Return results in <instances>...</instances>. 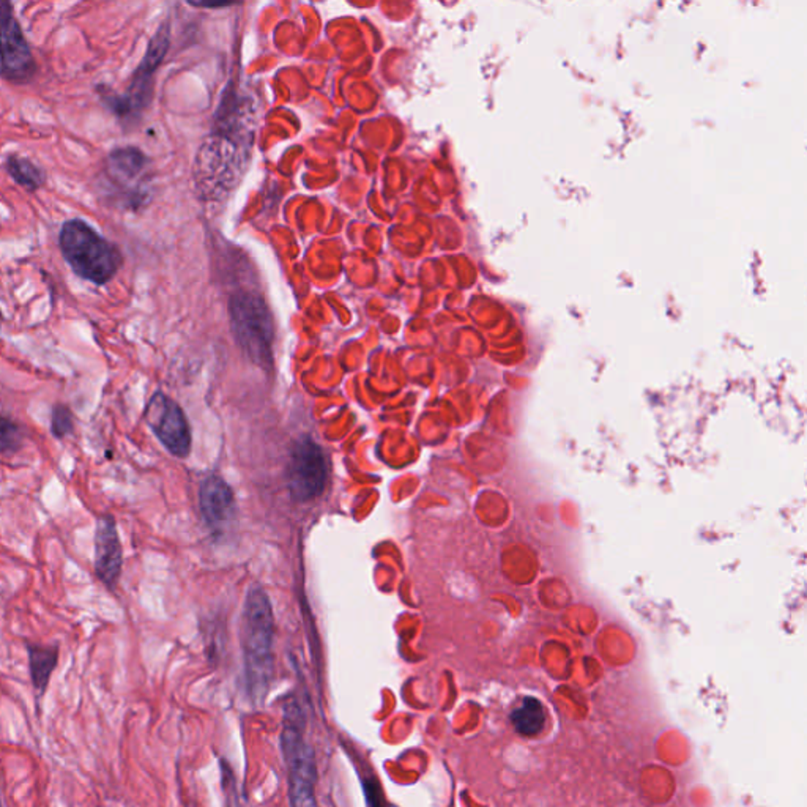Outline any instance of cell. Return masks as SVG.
Returning a JSON list of instances; mask_svg holds the SVG:
<instances>
[{
    "instance_id": "19",
    "label": "cell",
    "mask_w": 807,
    "mask_h": 807,
    "mask_svg": "<svg viewBox=\"0 0 807 807\" xmlns=\"http://www.w3.org/2000/svg\"><path fill=\"white\" fill-rule=\"evenodd\" d=\"M13 16V7L10 2H0V24Z\"/></svg>"
},
{
    "instance_id": "16",
    "label": "cell",
    "mask_w": 807,
    "mask_h": 807,
    "mask_svg": "<svg viewBox=\"0 0 807 807\" xmlns=\"http://www.w3.org/2000/svg\"><path fill=\"white\" fill-rule=\"evenodd\" d=\"M22 443V434L20 427L7 416L0 415V453H14Z\"/></svg>"
},
{
    "instance_id": "9",
    "label": "cell",
    "mask_w": 807,
    "mask_h": 807,
    "mask_svg": "<svg viewBox=\"0 0 807 807\" xmlns=\"http://www.w3.org/2000/svg\"><path fill=\"white\" fill-rule=\"evenodd\" d=\"M37 72L32 51L14 16L0 24V76L12 82H27Z\"/></svg>"
},
{
    "instance_id": "18",
    "label": "cell",
    "mask_w": 807,
    "mask_h": 807,
    "mask_svg": "<svg viewBox=\"0 0 807 807\" xmlns=\"http://www.w3.org/2000/svg\"><path fill=\"white\" fill-rule=\"evenodd\" d=\"M365 790H366L368 807H385V801H383L382 790L377 781L365 782Z\"/></svg>"
},
{
    "instance_id": "1",
    "label": "cell",
    "mask_w": 807,
    "mask_h": 807,
    "mask_svg": "<svg viewBox=\"0 0 807 807\" xmlns=\"http://www.w3.org/2000/svg\"><path fill=\"white\" fill-rule=\"evenodd\" d=\"M273 637L275 618L269 595L261 587H253L245 601L242 650L246 688L256 702L267 696L273 674Z\"/></svg>"
},
{
    "instance_id": "12",
    "label": "cell",
    "mask_w": 807,
    "mask_h": 807,
    "mask_svg": "<svg viewBox=\"0 0 807 807\" xmlns=\"http://www.w3.org/2000/svg\"><path fill=\"white\" fill-rule=\"evenodd\" d=\"M145 165L147 158L142 151L134 147H122L109 153L103 176L114 186L125 188L138 180L139 176L144 172Z\"/></svg>"
},
{
    "instance_id": "21",
    "label": "cell",
    "mask_w": 807,
    "mask_h": 807,
    "mask_svg": "<svg viewBox=\"0 0 807 807\" xmlns=\"http://www.w3.org/2000/svg\"><path fill=\"white\" fill-rule=\"evenodd\" d=\"M0 807H2V803H0Z\"/></svg>"
},
{
    "instance_id": "6",
    "label": "cell",
    "mask_w": 807,
    "mask_h": 807,
    "mask_svg": "<svg viewBox=\"0 0 807 807\" xmlns=\"http://www.w3.org/2000/svg\"><path fill=\"white\" fill-rule=\"evenodd\" d=\"M169 43H171L169 26L163 24L158 29L155 37L150 39L144 59L134 73L128 90L124 95H114L111 99H105L106 105L111 107V111L117 117H134L144 109L145 106L149 105L151 95V78L157 72L159 64L165 59L166 53L169 49Z\"/></svg>"
},
{
    "instance_id": "4",
    "label": "cell",
    "mask_w": 807,
    "mask_h": 807,
    "mask_svg": "<svg viewBox=\"0 0 807 807\" xmlns=\"http://www.w3.org/2000/svg\"><path fill=\"white\" fill-rule=\"evenodd\" d=\"M236 126L221 125L215 134L205 139L197 153L194 180L199 196L209 201L223 199L242 171L244 157L236 139Z\"/></svg>"
},
{
    "instance_id": "5",
    "label": "cell",
    "mask_w": 807,
    "mask_h": 807,
    "mask_svg": "<svg viewBox=\"0 0 807 807\" xmlns=\"http://www.w3.org/2000/svg\"><path fill=\"white\" fill-rule=\"evenodd\" d=\"M230 325L236 341L254 365L269 369L273 363V319L262 298L240 290L229 302Z\"/></svg>"
},
{
    "instance_id": "15",
    "label": "cell",
    "mask_w": 807,
    "mask_h": 807,
    "mask_svg": "<svg viewBox=\"0 0 807 807\" xmlns=\"http://www.w3.org/2000/svg\"><path fill=\"white\" fill-rule=\"evenodd\" d=\"M545 709L537 699H526L524 705L512 713L514 727L522 735H537L545 727Z\"/></svg>"
},
{
    "instance_id": "8",
    "label": "cell",
    "mask_w": 807,
    "mask_h": 807,
    "mask_svg": "<svg viewBox=\"0 0 807 807\" xmlns=\"http://www.w3.org/2000/svg\"><path fill=\"white\" fill-rule=\"evenodd\" d=\"M145 420L169 453L186 458L191 450V431L184 410L166 394L155 393L145 408Z\"/></svg>"
},
{
    "instance_id": "17",
    "label": "cell",
    "mask_w": 807,
    "mask_h": 807,
    "mask_svg": "<svg viewBox=\"0 0 807 807\" xmlns=\"http://www.w3.org/2000/svg\"><path fill=\"white\" fill-rule=\"evenodd\" d=\"M51 431L57 439L65 437L73 431V415L66 406H54L51 415Z\"/></svg>"
},
{
    "instance_id": "7",
    "label": "cell",
    "mask_w": 807,
    "mask_h": 807,
    "mask_svg": "<svg viewBox=\"0 0 807 807\" xmlns=\"http://www.w3.org/2000/svg\"><path fill=\"white\" fill-rule=\"evenodd\" d=\"M329 478V462L314 440H298L292 450L288 466V483L294 499L308 502L319 497Z\"/></svg>"
},
{
    "instance_id": "10",
    "label": "cell",
    "mask_w": 807,
    "mask_h": 807,
    "mask_svg": "<svg viewBox=\"0 0 807 807\" xmlns=\"http://www.w3.org/2000/svg\"><path fill=\"white\" fill-rule=\"evenodd\" d=\"M122 562L124 554L116 520L111 516H101L95 532V572L106 587L114 588L117 585Z\"/></svg>"
},
{
    "instance_id": "11",
    "label": "cell",
    "mask_w": 807,
    "mask_h": 807,
    "mask_svg": "<svg viewBox=\"0 0 807 807\" xmlns=\"http://www.w3.org/2000/svg\"><path fill=\"white\" fill-rule=\"evenodd\" d=\"M201 511L211 532L221 533L236 514V500L228 483L211 475L205 479L199 493Z\"/></svg>"
},
{
    "instance_id": "3",
    "label": "cell",
    "mask_w": 807,
    "mask_h": 807,
    "mask_svg": "<svg viewBox=\"0 0 807 807\" xmlns=\"http://www.w3.org/2000/svg\"><path fill=\"white\" fill-rule=\"evenodd\" d=\"M306 719L296 703H288L282 725L281 749L289 779L292 807H319L315 798L317 765L314 749L305 735Z\"/></svg>"
},
{
    "instance_id": "14",
    "label": "cell",
    "mask_w": 807,
    "mask_h": 807,
    "mask_svg": "<svg viewBox=\"0 0 807 807\" xmlns=\"http://www.w3.org/2000/svg\"><path fill=\"white\" fill-rule=\"evenodd\" d=\"M5 169L10 174V177L27 191L39 190L47 180L45 171L39 166L33 165L29 158L10 155L5 161Z\"/></svg>"
},
{
    "instance_id": "2",
    "label": "cell",
    "mask_w": 807,
    "mask_h": 807,
    "mask_svg": "<svg viewBox=\"0 0 807 807\" xmlns=\"http://www.w3.org/2000/svg\"><path fill=\"white\" fill-rule=\"evenodd\" d=\"M59 246L70 269L95 286H105L111 281L124 263L117 245L99 236L90 224L79 218L64 223Z\"/></svg>"
},
{
    "instance_id": "20",
    "label": "cell",
    "mask_w": 807,
    "mask_h": 807,
    "mask_svg": "<svg viewBox=\"0 0 807 807\" xmlns=\"http://www.w3.org/2000/svg\"><path fill=\"white\" fill-rule=\"evenodd\" d=\"M0 323H2V317H0Z\"/></svg>"
},
{
    "instance_id": "13",
    "label": "cell",
    "mask_w": 807,
    "mask_h": 807,
    "mask_svg": "<svg viewBox=\"0 0 807 807\" xmlns=\"http://www.w3.org/2000/svg\"><path fill=\"white\" fill-rule=\"evenodd\" d=\"M26 648L27 657H29L30 682H32L33 690L37 692V697L41 699L47 694L51 676L59 664V648L45 647L39 643H26Z\"/></svg>"
}]
</instances>
